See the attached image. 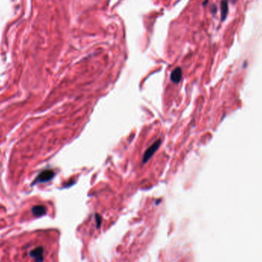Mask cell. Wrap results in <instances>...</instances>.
Masks as SVG:
<instances>
[{"mask_svg":"<svg viewBox=\"0 0 262 262\" xmlns=\"http://www.w3.org/2000/svg\"><path fill=\"white\" fill-rule=\"evenodd\" d=\"M29 255L35 258V262L44 261V247L42 246L35 247L30 251Z\"/></svg>","mask_w":262,"mask_h":262,"instance_id":"3957f363","label":"cell"},{"mask_svg":"<svg viewBox=\"0 0 262 262\" xmlns=\"http://www.w3.org/2000/svg\"><path fill=\"white\" fill-rule=\"evenodd\" d=\"M46 212H47V209H46V207L44 205H35L31 209V213L35 217L42 216V215L46 214Z\"/></svg>","mask_w":262,"mask_h":262,"instance_id":"277c9868","label":"cell"},{"mask_svg":"<svg viewBox=\"0 0 262 262\" xmlns=\"http://www.w3.org/2000/svg\"><path fill=\"white\" fill-rule=\"evenodd\" d=\"M182 75V72L181 68H175L170 74L171 81H172V82L178 84V83L180 81V80H181Z\"/></svg>","mask_w":262,"mask_h":262,"instance_id":"5b68a950","label":"cell"},{"mask_svg":"<svg viewBox=\"0 0 262 262\" xmlns=\"http://www.w3.org/2000/svg\"><path fill=\"white\" fill-rule=\"evenodd\" d=\"M227 11H228V2L226 0H224L222 3V19L225 18V17L227 15Z\"/></svg>","mask_w":262,"mask_h":262,"instance_id":"8992f818","label":"cell"},{"mask_svg":"<svg viewBox=\"0 0 262 262\" xmlns=\"http://www.w3.org/2000/svg\"><path fill=\"white\" fill-rule=\"evenodd\" d=\"M55 175V174L53 170H51V169H45V170L40 172V174L35 179L33 184L39 183V182H46L50 181V180L53 179Z\"/></svg>","mask_w":262,"mask_h":262,"instance_id":"7a4b0ae2","label":"cell"},{"mask_svg":"<svg viewBox=\"0 0 262 262\" xmlns=\"http://www.w3.org/2000/svg\"><path fill=\"white\" fill-rule=\"evenodd\" d=\"M161 145V140L160 139H158L157 141H156L155 143H153L150 147L147 149L146 152L144 153L143 156V160H142V163H147L149 161L150 159H151L153 154L156 153V151L157 150L159 147H160Z\"/></svg>","mask_w":262,"mask_h":262,"instance_id":"6da1fadb","label":"cell"}]
</instances>
